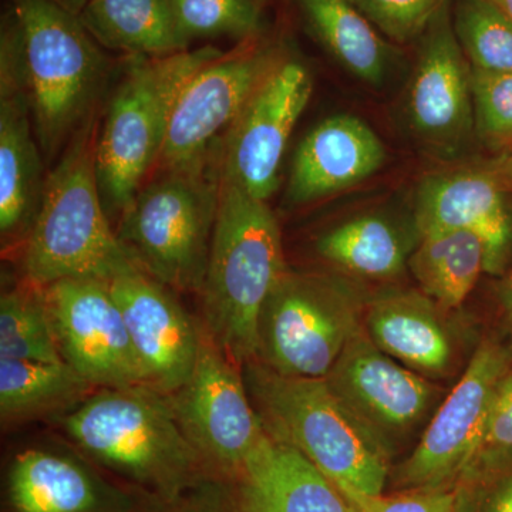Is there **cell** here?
I'll return each instance as SVG.
<instances>
[{"label": "cell", "instance_id": "cell-30", "mask_svg": "<svg viewBox=\"0 0 512 512\" xmlns=\"http://www.w3.org/2000/svg\"><path fill=\"white\" fill-rule=\"evenodd\" d=\"M178 25L194 37L254 35L259 26L256 0H173Z\"/></svg>", "mask_w": 512, "mask_h": 512}, {"label": "cell", "instance_id": "cell-9", "mask_svg": "<svg viewBox=\"0 0 512 512\" xmlns=\"http://www.w3.org/2000/svg\"><path fill=\"white\" fill-rule=\"evenodd\" d=\"M168 397L181 430L208 473L235 481L265 427L239 365L204 329L191 376Z\"/></svg>", "mask_w": 512, "mask_h": 512}, {"label": "cell", "instance_id": "cell-1", "mask_svg": "<svg viewBox=\"0 0 512 512\" xmlns=\"http://www.w3.org/2000/svg\"><path fill=\"white\" fill-rule=\"evenodd\" d=\"M57 420L84 454L165 503L180 500L210 476L170 397L146 384L94 390Z\"/></svg>", "mask_w": 512, "mask_h": 512}, {"label": "cell", "instance_id": "cell-17", "mask_svg": "<svg viewBox=\"0 0 512 512\" xmlns=\"http://www.w3.org/2000/svg\"><path fill=\"white\" fill-rule=\"evenodd\" d=\"M409 114L424 140L447 151L460 146L473 128L471 66L454 32L451 0L424 32Z\"/></svg>", "mask_w": 512, "mask_h": 512}, {"label": "cell", "instance_id": "cell-12", "mask_svg": "<svg viewBox=\"0 0 512 512\" xmlns=\"http://www.w3.org/2000/svg\"><path fill=\"white\" fill-rule=\"evenodd\" d=\"M284 59L274 49H247L224 53L202 67L175 104L160 167L164 171L207 167L212 148Z\"/></svg>", "mask_w": 512, "mask_h": 512}, {"label": "cell", "instance_id": "cell-7", "mask_svg": "<svg viewBox=\"0 0 512 512\" xmlns=\"http://www.w3.org/2000/svg\"><path fill=\"white\" fill-rule=\"evenodd\" d=\"M208 167V165H207ZM165 171L121 214V244L160 284L200 293L217 221L220 180L212 167Z\"/></svg>", "mask_w": 512, "mask_h": 512}, {"label": "cell", "instance_id": "cell-32", "mask_svg": "<svg viewBox=\"0 0 512 512\" xmlns=\"http://www.w3.org/2000/svg\"><path fill=\"white\" fill-rule=\"evenodd\" d=\"M376 29L397 43L423 36L447 0H350Z\"/></svg>", "mask_w": 512, "mask_h": 512}, {"label": "cell", "instance_id": "cell-31", "mask_svg": "<svg viewBox=\"0 0 512 512\" xmlns=\"http://www.w3.org/2000/svg\"><path fill=\"white\" fill-rule=\"evenodd\" d=\"M512 471V373L498 383L491 400L483 439L473 463L461 478Z\"/></svg>", "mask_w": 512, "mask_h": 512}, {"label": "cell", "instance_id": "cell-41", "mask_svg": "<svg viewBox=\"0 0 512 512\" xmlns=\"http://www.w3.org/2000/svg\"><path fill=\"white\" fill-rule=\"evenodd\" d=\"M511 168H512V163H511Z\"/></svg>", "mask_w": 512, "mask_h": 512}, {"label": "cell", "instance_id": "cell-19", "mask_svg": "<svg viewBox=\"0 0 512 512\" xmlns=\"http://www.w3.org/2000/svg\"><path fill=\"white\" fill-rule=\"evenodd\" d=\"M384 160L383 141L365 121L350 114L329 117L296 151L286 197L302 205L338 194L372 177Z\"/></svg>", "mask_w": 512, "mask_h": 512}, {"label": "cell", "instance_id": "cell-5", "mask_svg": "<svg viewBox=\"0 0 512 512\" xmlns=\"http://www.w3.org/2000/svg\"><path fill=\"white\" fill-rule=\"evenodd\" d=\"M224 55L215 47L160 57L137 56L114 93L96 144L101 197L111 210L130 207L161 153L175 104L202 67Z\"/></svg>", "mask_w": 512, "mask_h": 512}, {"label": "cell", "instance_id": "cell-11", "mask_svg": "<svg viewBox=\"0 0 512 512\" xmlns=\"http://www.w3.org/2000/svg\"><path fill=\"white\" fill-rule=\"evenodd\" d=\"M312 90L311 74L303 64L284 59L276 66L218 143L214 168L220 183L256 200L274 194L289 137Z\"/></svg>", "mask_w": 512, "mask_h": 512}, {"label": "cell", "instance_id": "cell-8", "mask_svg": "<svg viewBox=\"0 0 512 512\" xmlns=\"http://www.w3.org/2000/svg\"><path fill=\"white\" fill-rule=\"evenodd\" d=\"M359 293L338 276L286 271L262 306L254 362L281 376L325 379L362 326Z\"/></svg>", "mask_w": 512, "mask_h": 512}, {"label": "cell", "instance_id": "cell-28", "mask_svg": "<svg viewBox=\"0 0 512 512\" xmlns=\"http://www.w3.org/2000/svg\"><path fill=\"white\" fill-rule=\"evenodd\" d=\"M0 359L63 363L40 286L26 282L0 298Z\"/></svg>", "mask_w": 512, "mask_h": 512}, {"label": "cell", "instance_id": "cell-39", "mask_svg": "<svg viewBox=\"0 0 512 512\" xmlns=\"http://www.w3.org/2000/svg\"><path fill=\"white\" fill-rule=\"evenodd\" d=\"M67 2L72 3V5L82 6L83 9V6L86 5L89 0H67Z\"/></svg>", "mask_w": 512, "mask_h": 512}, {"label": "cell", "instance_id": "cell-20", "mask_svg": "<svg viewBox=\"0 0 512 512\" xmlns=\"http://www.w3.org/2000/svg\"><path fill=\"white\" fill-rule=\"evenodd\" d=\"M235 484V512H343L349 507L301 451L266 430Z\"/></svg>", "mask_w": 512, "mask_h": 512}, {"label": "cell", "instance_id": "cell-42", "mask_svg": "<svg viewBox=\"0 0 512 512\" xmlns=\"http://www.w3.org/2000/svg\"><path fill=\"white\" fill-rule=\"evenodd\" d=\"M511 171H512V168H511Z\"/></svg>", "mask_w": 512, "mask_h": 512}, {"label": "cell", "instance_id": "cell-40", "mask_svg": "<svg viewBox=\"0 0 512 512\" xmlns=\"http://www.w3.org/2000/svg\"><path fill=\"white\" fill-rule=\"evenodd\" d=\"M343 512H359V511H357V510H356V508H355V507H353V505H350V504H349V507H348V508H346V510H345V511H343Z\"/></svg>", "mask_w": 512, "mask_h": 512}, {"label": "cell", "instance_id": "cell-15", "mask_svg": "<svg viewBox=\"0 0 512 512\" xmlns=\"http://www.w3.org/2000/svg\"><path fill=\"white\" fill-rule=\"evenodd\" d=\"M123 313L146 386L171 396L191 376L200 352L198 329L164 285L134 266L109 281Z\"/></svg>", "mask_w": 512, "mask_h": 512}, {"label": "cell", "instance_id": "cell-18", "mask_svg": "<svg viewBox=\"0 0 512 512\" xmlns=\"http://www.w3.org/2000/svg\"><path fill=\"white\" fill-rule=\"evenodd\" d=\"M416 222L421 235L470 231L485 247V272L504 268L512 241V221L500 185L481 171L431 175L420 185Z\"/></svg>", "mask_w": 512, "mask_h": 512}, {"label": "cell", "instance_id": "cell-34", "mask_svg": "<svg viewBox=\"0 0 512 512\" xmlns=\"http://www.w3.org/2000/svg\"><path fill=\"white\" fill-rule=\"evenodd\" d=\"M359 512H453L456 485L440 488H410L393 495H343Z\"/></svg>", "mask_w": 512, "mask_h": 512}, {"label": "cell", "instance_id": "cell-22", "mask_svg": "<svg viewBox=\"0 0 512 512\" xmlns=\"http://www.w3.org/2000/svg\"><path fill=\"white\" fill-rule=\"evenodd\" d=\"M436 305L416 292L380 296L366 308V332L377 348L413 372L444 375L453 359V343Z\"/></svg>", "mask_w": 512, "mask_h": 512}, {"label": "cell", "instance_id": "cell-24", "mask_svg": "<svg viewBox=\"0 0 512 512\" xmlns=\"http://www.w3.org/2000/svg\"><path fill=\"white\" fill-rule=\"evenodd\" d=\"M66 363L0 359V419L16 426L42 417L63 416L94 392Z\"/></svg>", "mask_w": 512, "mask_h": 512}, {"label": "cell", "instance_id": "cell-13", "mask_svg": "<svg viewBox=\"0 0 512 512\" xmlns=\"http://www.w3.org/2000/svg\"><path fill=\"white\" fill-rule=\"evenodd\" d=\"M326 386L387 457L426 417L434 389L359 330L329 370Z\"/></svg>", "mask_w": 512, "mask_h": 512}, {"label": "cell", "instance_id": "cell-37", "mask_svg": "<svg viewBox=\"0 0 512 512\" xmlns=\"http://www.w3.org/2000/svg\"><path fill=\"white\" fill-rule=\"evenodd\" d=\"M501 301H503L505 313H507V318L510 320L512 325V272L511 275L508 276L507 281L503 286V292H501Z\"/></svg>", "mask_w": 512, "mask_h": 512}, {"label": "cell", "instance_id": "cell-4", "mask_svg": "<svg viewBox=\"0 0 512 512\" xmlns=\"http://www.w3.org/2000/svg\"><path fill=\"white\" fill-rule=\"evenodd\" d=\"M244 380L262 424L291 444L343 495L383 494L390 458L330 393L323 379L281 376L258 362Z\"/></svg>", "mask_w": 512, "mask_h": 512}, {"label": "cell", "instance_id": "cell-35", "mask_svg": "<svg viewBox=\"0 0 512 512\" xmlns=\"http://www.w3.org/2000/svg\"><path fill=\"white\" fill-rule=\"evenodd\" d=\"M453 512H512V471L461 478Z\"/></svg>", "mask_w": 512, "mask_h": 512}, {"label": "cell", "instance_id": "cell-10", "mask_svg": "<svg viewBox=\"0 0 512 512\" xmlns=\"http://www.w3.org/2000/svg\"><path fill=\"white\" fill-rule=\"evenodd\" d=\"M43 295L57 350L77 375L96 390L146 384L109 282L60 279Z\"/></svg>", "mask_w": 512, "mask_h": 512}, {"label": "cell", "instance_id": "cell-36", "mask_svg": "<svg viewBox=\"0 0 512 512\" xmlns=\"http://www.w3.org/2000/svg\"><path fill=\"white\" fill-rule=\"evenodd\" d=\"M167 504L168 507L163 512H235L232 504H224V500H217V498L207 497V495L181 497L180 500Z\"/></svg>", "mask_w": 512, "mask_h": 512}, {"label": "cell", "instance_id": "cell-33", "mask_svg": "<svg viewBox=\"0 0 512 512\" xmlns=\"http://www.w3.org/2000/svg\"><path fill=\"white\" fill-rule=\"evenodd\" d=\"M474 121L488 137L512 134V73H493L471 67Z\"/></svg>", "mask_w": 512, "mask_h": 512}, {"label": "cell", "instance_id": "cell-14", "mask_svg": "<svg viewBox=\"0 0 512 512\" xmlns=\"http://www.w3.org/2000/svg\"><path fill=\"white\" fill-rule=\"evenodd\" d=\"M508 353L487 342L478 348L417 444L399 468L400 487H454L473 463L498 383L508 373Z\"/></svg>", "mask_w": 512, "mask_h": 512}, {"label": "cell", "instance_id": "cell-21", "mask_svg": "<svg viewBox=\"0 0 512 512\" xmlns=\"http://www.w3.org/2000/svg\"><path fill=\"white\" fill-rule=\"evenodd\" d=\"M15 512H123L127 500L92 471L52 451H22L8 481Z\"/></svg>", "mask_w": 512, "mask_h": 512}, {"label": "cell", "instance_id": "cell-26", "mask_svg": "<svg viewBox=\"0 0 512 512\" xmlns=\"http://www.w3.org/2000/svg\"><path fill=\"white\" fill-rule=\"evenodd\" d=\"M316 35L346 69L379 84L387 72L389 47L350 0H298Z\"/></svg>", "mask_w": 512, "mask_h": 512}, {"label": "cell", "instance_id": "cell-6", "mask_svg": "<svg viewBox=\"0 0 512 512\" xmlns=\"http://www.w3.org/2000/svg\"><path fill=\"white\" fill-rule=\"evenodd\" d=\"M15 23L37 141L52 157L86 121L106 57L82 20L56 0H15Z\"/></svg>", "mask_w": 512, "mask_h": 512}, {"label": "cell", "instance_id": "cell-38", "mask_svg": "<svg viewBox=\"0 0 512 512\" xmlns=\"http://www.w3.org/2000/svg\"><path fill=\"white\" fill-rule=\"evenodd\" d=\"M512 20V0H491Z\"/></svg>", "mask_w": 512, "mask_h": 512}, {"label": "cell", "instance_id": "cell-2", "mask_svg": "<svg viewBox=\"0 0 512 512\" xmlns=\"http://www.w3.org/2000/svg\"><path fill=\"white\" fill-rule=\"evenodd\" d=\"M285 271L281 229L266 201L220 183L202 329L239 366L255 360L262 306Z\"/></svg>", "mask_w": 512, "mask_h": 512}, {"label": "cell", "instance_id": "cell-23", "mask_svg": "<svg viewBox=\"0 0 512 512\" xmlns=\"http://www.w3.org/2000/svg\"><path fill=\"white\" fill-rule=\"evenodd\" d=\"M79 19L100 45L133 56L175 55L190 43L173 0H89Z\"/></svg>", "mask_w": 512, "mask_h": 512}, {"label": "cell", "instance_id": "cell-16", "mask_svg": "<svg viewBox=\"0 0 512 512\" xmlns=\"http://www.w3.org/2000/svg\"><path fill=\"white\" fill-rule=\"evenodd\" d=\"M16 23L3 30L0 53V234L3 244L28 238L42 204L37 137Z\"/></svg>", "mask_w": 512, "mask_h": 512}, {"label": "cell", "instance_id": "cell-29", "mask_svg": "<svg viewBox=\"0 0 512 512\" xmlns=\"http://www.w3.org/2000/svg\"><path fill=\"white\" fill-rule=\"evenodd\" d=\"M454 32L473 69L512 73V20L491 0H453Z\"/></svg>", "mask_w": 512, "mask_h": 512}, {"label": "cell", "instance_id": "cell-25", "mask_svg": "<svg viewBox=\"0 0 512 512\" xmlns=\"http://www.w3.org/2000/svg\"><path fill=\"white\" fill-rule=\"evenodd\" d=\"M410 268L424 295L443 308H458L485 272V247L474 232H431L421 235Z\"/></svg>", "mask_w": 512, "mask_h": 512}, {"label": "cell", "instance_id": "cell-3", "mask_svg": "<svg viewBox=\"0 0 512 512\" xmlns=\"http://www.w3.org/2000/svg\"><path fill=\"white\" fill-rule=\"evenodd\" d=\"M97 124L84 121L53 173L23 247L26 282L47 286L60 279L111 281L134 268L110 228L96 173Z\"/></svg>", "mask_w": 512, "mask_h": 512}, {"label": "cell", "instance_id": "cell-27", "mask_svg": "<svg viewBox=\"0 0 512 512\" xmlns=\"http://www.w3.org/2000/svg\"><path fill=\"white\" fill-rule=\"evenodd\" d=\"M318 252L343 271L369 279L394 278L403 271L407 259L399 231L373 215L330 229L319 238Z\"/></svg>", "mask_w": 512, "mask_h": 512}]
</instances>
